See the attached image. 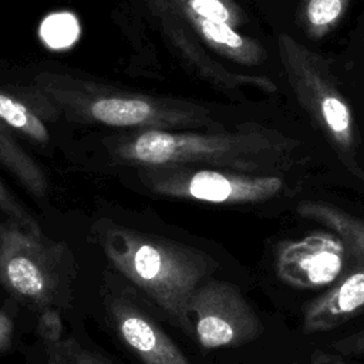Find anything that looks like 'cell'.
Masks as SVG:
<instances>
[{
  "instance_id": "5bb4252c",
  "label": "cell",
  "mask_w": 364,
  "mask_h": 364,
  "mask_svg": "<svg viewBox=\"0 0 364 364\" xmlns=\"http://www.w3.org/2000/svg\"><path fill=\"white\" fill-rule=\"evenodd\" d=\"M0 121L37 144H48L50 132L40 112L24 98L0 90Z\"/></svg>"
},
{
  "instance_id": "30bf717a",
  "label": "cell",
  "mask_w": 364,
  "mask_h": 364,
  "mask_svg": "<svg viewBox=\"0 0 364 364\" xmlns=\"http://www.w3.org/2000/svg\"><path fill=\"white\" fill-rule=\"evenodd\" d=\"M364 309V263H350L337 284L310 301L303 311L306 334L327 331Z\"/></svg>"
},
{
  "instance_id": "603a6c76",
  "label": "cell",
  "mask_w": 364,
  "mask_h": 364,
  "mask_svg": "<svg viewBox=\"0 0 364 364\" xmlns=\"http://www.w3.org/2000/svg\"><path fill=\"white\" fill-rule=\"evenodd\" d=\"M293 364H301V363H293ZM307 364H330V363H307Z\"/></svg>"
},
{
  "instance_id": "ac0fdd59",
  "label": "cell",
  "mask_w": 364,
  "mask_h": 364,
  "mask_svg": "<svg viewBox=\"0 0 364 364\" xmlns=\"http://www.w3.org/2000/svg\"><path fill=\"white\" fill-rule=\"evenodd\" d=\"M50 348H54L57 351L63 364H111L102 357L80 346L74 338L63 340L58 346Z\"/></svg>"
},
{
  "instance_id": "277c9868",
  "label": "cell",
  "mask_w": 364,
  "mask_h": 364,
  "mask_svg": "<svg viewBox=\"0 0 364 364\" xmlns=\"http://www.w3.org/2000/svg\"><path fill=\"white\" fill-rule=\"evenodd\" d=\"M277 50L300 105L327 135L343 162L353 172L363 175L355 158L353 114L337 88L327 61L289 34L279 36Z\"/></svg>"
},
{
  "instance_id": "7a4b0ae2",
  "label": "cell",
  "mask_w": 364,
  "mask_h": 364,
  "mask_svg": "<svg viewBox=\"0 0 364 364\" xmlns=\"http://www.w3.org/2000/svg\"><path fill=\"white\" fill-rule=\"evenodd\" d=\"M33 92L73 121L139 131L215 129L212 111L198 102L117 91L58 73H40L33 78Z\"/></svg>"
},
{
  "instance_id": "3957f363",
  "label": "cell",
  "mask_w": 364,
  "mask_h": 364,
  "mask_svg": "<svg viewBox=\"0 0 364 364\" xmlns=\"http://www.w3.org/2000/svg\"><path fill=\"white\" fill-rule=\"evenodd\" d=\"M289 141L272 131H161L146 129L119 138L112 155L139 166H199L252 173L272 169L284 156Z\"/></svg>"
},
{
  "instance_id": "5b68a950",
  "label": "cell",
  "mask_w": 364,
  "mask_h": 364,
  "mask_svg": "<svg viewBox=\"0 0 364 364\" xmlns=\"http://www.w3.org/2000/svg\"><path fill=\"white\" fill-rule=\"evenodd\" d=\"M63 246L14 220L0 222V284L14 297L51 309L64 273Z\"/></svg>"
},
{
  "instance_id": "9a60e30c",
  "label": "cell",
  "mask_w": 364,
  "mask_h": 364,
  "mask_svg": "<svg viewBox=\"0 0 364 364\" xmlns=\"http://www.w3.org/2000/svg\"><path fill=\"white\" fill-rule=\"evenodd\" d=\"M350 0H300L299 18L303 30L313 38L331 31L348 7Z\"/></svg>"
},
{
  "instance_id": "9c48e42d",
  "label": "cell",
  "mask_w": 364,
  "mask_h": 364,
  "mask_svg": "<svg viewBox=\"0 0 364 364\" xmlns=\"http://www.w3.org/2000/svg\"><path fill=\"white\" fill-rule=\"evenodd\" d=\"M108 311L121 340L144 364H191L156 321L128 299L111 297Z\"/></svg>"
},
{
  "instance_id": "e0dca14e",
  "label": "cell",
  "mask_w": 364,
  "mask_h": 364,
  "mask_svg": "<svg viewBox=\"0 0 364 364\" xmlns=\"http://www.w3.org/2000/svg\"><path fill=\"white\" fill-rule=\"evenodd\" d=\"M0 210L4 212L10 220L21 225L24 229L36 233L43 235L41 228L33 215L16 199V196L9 191V188L0 179Z\"/></svg>"
},
{
  "instance_id": "44dd1931",
  "label": "cell",
  "mask_w": 364,
  "mask_h": 364,
  "mask_svg": "<svg viewBox=\"0 0 364 364\" xmlns=\"http://www.w3.org/2000/svg\"><path fill=\"white\" fill-rule=\"evenodd\" d=\"M13 331H14L13 320L7 314L0 311V353H4L10 348Z\"/></svg>"
},
{
  "instance_id": "2e32d148",
  "label": "cell",
  "mask_w": 364,
  "mask_h": 364,
  "mask_svg": "<svg viewBox=\"0 0 364 364\" xmlns=\"http://www.w3.org/2000/svg\"><path fill=\"white\" fill-rule=\"evenodd\" d=\"M176 6L182 17L195 16L233 28L245 21L243 11L233 0H176Z\"/></svg>"
},
{
  "instance_id": "ffe728a7",
  "label": "cell",
  "mask_w": 364,
  "mask_h": 364,
  "mask_svg": "<svg viewBox=\"0 0 364 364\" xmlns=\"http://www.w3.org/2000/svg\"><path fill=\"white\" fill-rule=\"evenodd\" d=\"M331 348H334L336 351L341 353V354H360L364 355V328L347 336L344 338L337 340Z\"/></svg>"
},
{
  "instance_id": "4fadbf2b",
  "label": "cell",
  "mask_w": 364,
  "mask_h": 364,
  "mask_svg": "<svg viewBox=\"0 0 364 364\" xmlns=\"http://www.w3.org/2000/svg\"><path fill=\"white\" fill-rule=\"evenodd\" d=\"M0 164L36 198H44L48 182L41 166L17 142L10 128L0 121Z\"/></svg>"
},
{
  "instance_id": "6da1fadb",
  "label": "cell",
  "mask_w": 364,
  "mask_h": 364,
  "mask_svg": "<svg viewBox=\"0 0 364 364\" xmlns=\"http://www.w3.org/2000/svg\"><path fill=\"white\" fill-rule=\"evenodd\" d=\"M97 237L111 264L192 334L191 300L203 277L216 267L215 260L193 247L109 220L98 223Z\"/></svg>"
},
{
  "instance_id": "8992f818",
  "label": "cell",
  "mask_w": 364,
  "mask_h": 364,
  "mask_svg": "<svg viewBox=\"0 0 364 364\" xmlns=\"http://www.w3.org/2000/svg\"><path fill=\"white\" fill-rule=\"evenodd\" d=\"M142 183L156 195L208 203H255L276 196L283 182L270 175L198 166H142Z\"/></svg>"
},
{
  "instance_id": "d6986e66",
  "label": "cell",
  "mask_w": 364,
  "mask_h": 364,
  "mask_svg": "<svg viewBox=\"0 0 364 364\" xmlns=\"http://www.w3.org/2000/svg\"><path fill=\"white\" fill-rule=\"evenodd\" d=\"M41 338L50 346L55 347L63 341V323L60 314L54 309H44L37 323Z\"/></svg>"
},
{
  "instance_id": "8fae6325",
  "label": "cell",
  "mask_w": 364,
  "mask_h": 364,
  "mask_svg": "<svg viewBox=\"0 0 364 364\" xmlns=\"http://www.w3.org/2000/svg\"><path fill=\"white\" fill-rule=\"evenodd\" d=\"M186 26L220 55L245 65L260 64L266 58V51L256 40L243 36L225 23H216L206 18L185 16L182 17Z\"/></svg>"
},
{
  "instance_id": "7402d4cb",
  "label": "cell",
  "mask_w": 364,
  "mask_h": 364,
  "mask_svg": "<svg viewBox=\"0 0 364 364\" xmlns=\"http://www.w3.org/2000/svg\"><path fill=\"white\" fill-rule=\"evenodd\" d=\"M48 353H50L48 354V364H63L60 355L57 354V351L54 348H50Z\"/></svg>"
},
{
  "instance_id": "7c38bea8",
  "label": "cell",
  "mask_w": 364,
  "mask_h": 364,
  "mask_svg": "<svg viewBox=\"0 0 364 364\" xmlns=\"http://www.w3.org/2000/svg\"><path fill=\"white\" fill-rule=\"evenodd\" d=\"M297 212L328 228L344 245L351 263H364V222L361 219L333 205L313 200L301 202Z\"/></svg>"
},
{
  "instance_id": "52a82bcc",
  "label": "cell",
  "mask_w": 364,
  "mask_h": 364,
  "mask_svg": "<svg viewBox=\"0 0 364 364\" xmlns=\"http://www.w3.org/2000/svg\"><path fill=\"white\" fill-rule=\"evenodd\" d=\"M193 333L203 348L246 344L263 333V324L242 293L230 283L200 284L191 300Z\"/></svg>"
},
{
  "instance_id": "ba28073f",
  "label": "cell",
  "mask_w": 364,
  "mask_h": 364,
  "mask_svg": "<svg viewBox=\"0 0 364 364\" xmlns=\"http://www.w3.org/2000/svg\"><path fill=\"white\" fill-rule=\"evenodd\" d=\"M347 250L336 235L313 233L300 240L284 242L276 256L279 277L299 289L334 283L344 270Z\"/></svg>"
}]
</instances>
